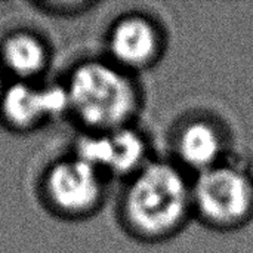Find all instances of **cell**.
Wrapping results in <instances>:
<instances>
[{
    "mask_svg": "<svg viewBox=\"0 0 253 253\" xmlns=\"http://www.w3.org/2000/svg\"><path fill=\"white\" fill-rule=\"evenodd\" d=\"M193 212V182L168 162H148L129 178L123 215L129 228L150 240L175 234Z\"/></svg>",
    "mask_w": 253,
    "mask_h": 253,
    "instance_id": "cell-1",
    "label": "cell"
},
{
    "mask_svg": "<svg viewBox=\"0 0 253 253\" xmlns=\"http://www.w3.org/2000/svg\"><path fill=\"white\" fill-rule=\"evenodd\" d=\"M68 111L89 129L108 132L130 126L139 110V90L130 73L111 61H83L64 84Z\"/></svg>",
    "mask_w": 253,
    "mask_h": 253,
    "instance_id": "cell-2",
    "label": "cell"
},
{
    "mask_svg": "<svg viewBox=\"0 0 253 253\" xmlns=\"http://www.w3.org/2000/svg\"><path fill=\"white\" fill-rule=\"evenodd\" d=\"M253 206L251 178L233 163L221 162L193 182V211L213 227H233L246 219Z\"/></svg>",
    "mask_w": 253,
    "mask_h": 253,
    "instance_id": "cell-3",
    "label": "cell"
},
{
    "mask_svg": "<svg viewBox=\"0 0 253 253\" xmlns=\"http://www.w3.org/2000/svg\"><path fill=\"white\" fill-rule=\"evenodd\" d=\"M104 178L98 169L71 156L53 163L43 178L47 205L59 215L82 218L95 212L104 199Z\"/></svg>",
    "mask_w": 253,
    "mask_h": 253,
    "instance_id": "cell-4",
    "label": "cell"
},
{
    "mask_svg": "<svg viewBox=\"0 0 253 253\" xmlns=\"http://www.w3.org/2000/svg\"><path fill=\"white\" fill-rule=\"evenodd\" d=\"M144 136L132 126L108 132H89L77 142L74 156L102 175L132 178L150 160Z\"/></svg>",
    "mask_w": 253,
    "mask_h": 253,
    "instance_id": "cell-5",
    "label": "cell"
},
{
    "mask_svg": "<svg viewBox=\"0 0 253 253\" xmlns=\"http://www.w3.org/2000/svg\"><path fill=\"white\" fill-rule=\"evenodd\" d=\"M68 111L64 84L36 87L31 82H13L0 96V114L16 130H30L43 122Z\"/></svg>",
    "mask_w": 253,
    "mask_h": 253,
    "instance_id": "cell-6",
    "label": "cell"
},
{
    "mask_svg": "<svg viewBox=\"0 0 253 253\" xmlns=\"http://www.w3.org/2000/svg\"><path fill=\"white\" fill-rule=\"evenodd\" d=\"M110 61L125 71H139L153 65L163 49L159 27L145 16L129 15L120 18L107 39Z\"/></svg>",
    "mask_w": 253,
    "mask_h": 253,
    "instance_id": "cell-7",
    "label": "cell"
},
{
    "mask_svg": "<svg viewBox=\"0 0 253 253\" xmlns=\"http://www.w3.org/2000/svg\"><path fill=\"white\" fill-rule=\"evenodd\" d=\"M175 151L184 166L200 173L224 162V138L212 122L190 120L176 133Z\"/></svg>",
    "mask_w": 253,
    "mask_h": 253,
    "instance_id": "cell-8",
    "label": "cell"
},
{
    "mask_svg": "<svg viewBox=\"0 0 253 253\" xmlns=\"http://www.w3.org/2000/svg\"><path fill=\"white\" fill-rule=\"evenodd\" d=\"M0 62L4 71L15 76L19 82H31L47 67V46L33 33H12L0 47Z\"/></svg>",
    "mask_w": 253,
    "mask_h": 253,
    "instance_id": "cell-9",
    "label": "cell"
},
{
    "mask_svg": "<svg viewBox=\"0 0 253 253\" xmlns=\"http://www.w3.org/2000/svg\"><path fill=\"white\" fill-rule=\"evenodd\" d=\"M4 77H6V71H4L1 62H0V96H1V93H3V90H4V87L7 86V84L4 83Z\"/></svg>",
    "mask_w": 253,
    "mask_h": 253,
    "instance_id": "cell-10",
    "label": "cell"
}]
</instances>
